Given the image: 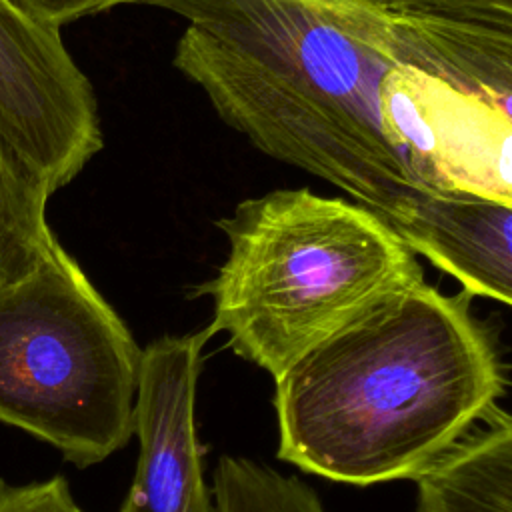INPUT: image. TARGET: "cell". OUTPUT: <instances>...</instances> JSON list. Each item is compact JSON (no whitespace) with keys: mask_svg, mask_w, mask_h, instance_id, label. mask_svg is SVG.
Instances as JSON below:
<instances>
[{"mask_svg":"<svg viewBox=\"0 0 512 512\" xmlns=\"http://www.w3.org/2000/svg\"><path fill=\"white\" fill-rule=\"evenodd\" d=\"M186 20L174 66L260 152L398 236L416 206L512 204V116L412 68L376 0H138Z\"/></svg>","mask_w":512,"mask_h":512,"instance_id":"cell-1","label":"cell"},{"mask_svg":"<svg viewBox=\"0 0 512 512\" xmlns=\"http://www.w3.org/2000/svg\"><path fill=\"white\" fill-rule=\"evenodd\" d=\"M466 292H390L278 378V456L354 486L414 480L504 394V366Z\"/></svg>","mask_w":512,"mask_h":512,"instance_id":"cell-2","label":"cell"},{"mask_svg":"<svg viewBox=\"0 0 512 512\" xmlns=\"http://www.w3.org/2000/svg\"><path fill=\"white\" fill-rule=\"evenodd\" d=\"M228 256L202 286L210 336L278 378L378 298L424 280L416 254L368 208L308 188L242 200L216 222Z\"/></svg>","mask_w":512,"mask_h":512,"instance_id":"cell-3","label":"cell"},{"mask_svg":"<svg viewBox=\"0 0 512 512\" xmlns=\"http://www.w3.org/2000/svg\"><path fill=\"white\" fill-rule=\"evenodd\" d=\"M142 350L58 246L0 286V422L86 468L134 434Z\"/></svg>","mask_w":512,"mask_h":512,"instance_id":"cell-4","label":"cell"},{"mask_svg":"<svg viewBox=\"0 0 512 512\" xmlns=\"http://www.w3.org/2000/svg\"><path fill=\"white\" fill-rule=\"evenodd\" d=\"M0 142L52 192L102 150L98 104L60 32L0 0Z\"/></svg>","mask_w":512,"mask_h":512,"instance_id":"cell-5","label":"cell"},{"mask_svg":"<svg viewBox=\"0 0 512 512\" xmlns=\"http://www.w3.org/2000/svg\"><path fill=\"white\" fill-rule=\"evenodd\" d=\"M208 338L204 328L162 336L142 350L134 402L138 462L118 512H214L194 424L200 352Z\"/></svg>","mask_w":512,"mask_h":512,"instance_id":"cell-6","label":"cell"},{"mask_svg":"<svg viewBox=\"0 0 512 512\" xmlns=\"http://www.w3.org/2000/svg\"><path fill=\"white\" fill-rule=\"evenodd\" d=\"M406 62L510 114L512 0H376Z\"/></svg>","mask_w":512,"mask_h":512,"instance_id":"cell-7","label":"cell"},{"mask_svg":"<svg viewBox=\"0 0 512 512\" xmlns=\"http://www.w3.org/2000/svg\"><path fill=\"white\" fill-rule=\"evenodd\" d=\"M398 238L468 296L512 302V204L468 192L422 200Z\"/></svg>","mask_w":512,"mask_h":512,"instance_id":"cell-8","label":"cell"},{"mask_svg":"<svg viewBox=\"0 0 512 512\" xmlns=\"http://www.w3.org/2000/svg\"><path fill=\"white\" fill-rule=\"evenodd\" d=\"M416 512H512V422L496 408L416 478Z\"/></svg>","mask_w":512,"mask_h":512,"instance_id":"cell-9","label":"cell"},{"mask_svg":"<svg viewBox=\"0 0 512 512\" xmlns=\"http://www.w3.org/2000/svg\"><path fill=\"white\" fill-rule=\"evenodd\" d=\"M50 194L0 142V286L30 274L60 246L46 220Z\"/></svg>","mask_w":512,"mask_h":512,"instance_id":"cell-10","label":"cell"},{"mask_svg":"<svg viewBox=\"0 0 512 512\" xmlns=\"http://www.w3.org/2000/svg\"><path fill=\"white\" fill-rule=\"evenodd\" d=\"M214 512H326L316 492L248 458L222 456L214 470Z\"/></svg>","mask_w":512,"mask_h":512,"instance_id":"cell-11","label":"cell"},{"mask_svg":"<svg viewBox=\"0 0 512 512\" xmlns=\"http://www.w3.org/2000/svg\"><path fill=\"white\" fill-rule=\"evenodd\" d=\"M0 512H84L64 476L10 484L0 480Z\"/></svg>","mask_w":512,"mask_h":512,"instance_id":"cell-12","label":"cell"},{"mask_svg":"<svg viewBox=\"0 0 512 512\" xmlns=\"http://www.w3.org/2000/svg\"><path fill=\"white\" fill-rule=\"evenodd\" d=\"M26 20L46 30L60 32L84 16L100 14L122 4H138V0H6Z\"/></svg>","mask_w":512,"mask_h":512,"instance_id":"cell-13","label":"cell"}]
</instances>
